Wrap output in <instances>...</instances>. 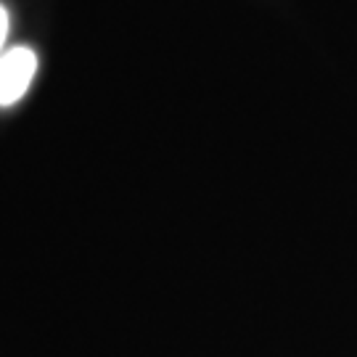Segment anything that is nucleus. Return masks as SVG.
<instances>
[{
    "label": "nucleus",
    "instance_id": "1",
    "mask_svg": "<svg viewBox=\"0 0 357 357\" xmlns=\"http://www.w3.org/2000/svg\"><path fill=\"white\" fill-rule=\"evenodd\" d=\"M38 72V56L32 48H11L0 53V106H13L24 98Z\"/></svg>",
    "mask_w": 357,
    "mask_h": 357
},
{
    "label": "nucleus",
    "instance_id": "2",
    "mask_svg": "<svg viewBox=\"0 0 357 357\" xmlns=\"http://www.w3.org/2000/svg\"><path fill=\"white\" fill-rule=\"evenodd\" d=\"M6 38H8V11H6V6L0 3V53H3Z\"/></svg>",
    "mask_w": 357,
    "mask_h": 357
}]
</instances>
